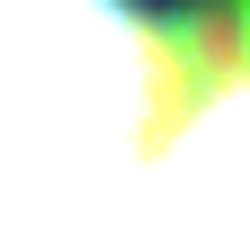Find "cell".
<instances>
[{"label": "cell", "mask_w": 250, "mask_h": 250, "mask_svg": "<svg viewBox=\"0 0 250 250\" xmlns=\"http://www.w3.org/2000/svg\"><path fill=\"white\" fill-rule=\"evenodd\" d=\"M197 54L206 0H0V250H99L143 206Z\"/></svg>", "instance_id": "6da1fadb"}, {"label": "cell", "mask_w": 250, "mask_h": 250, "mask_svg": "<svg viewBox=\"0 0 250 250\" xmlns=\"http://www.w3.org/2000/svg\"><path fill=\"white\" fill-rule=\"evenodd\" d=\"M99 250H250V0H206L197 89L152 161L143 206Z\"/></svg>", "instance_id": "7a4b0ae2"}]
</instances>
